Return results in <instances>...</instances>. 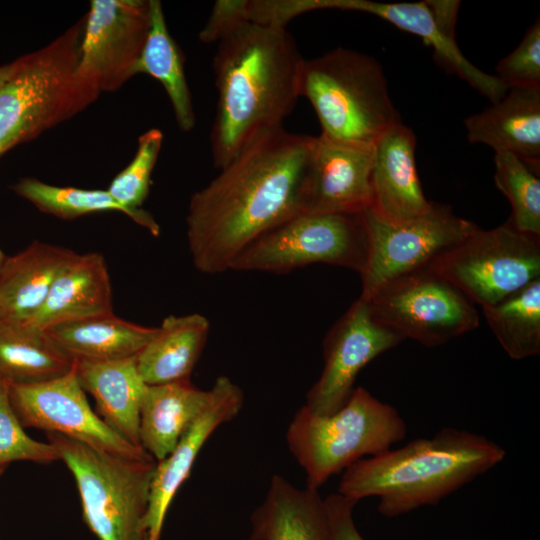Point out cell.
I'll return each instance as SVG.
<instances>
[{
    "instance_id": "cell-36",
    "label": "cell",
    "mask_w": 540,
    "mask_h": 540,
    "mask_svg": "<svg viewBox=\"0 0 540 540\" xmlns=\"http://www.w3.org/2000/svg\"><path fill=\"white\" fill-rule=\"evenodd\" d=\"M16 67L15 60L0 66V87L11 77Z\"/></svg>"
},
{
    "instance_id": "cell-35",
    "label": "cell",
    "mask_w": 540,
    "mask_h": 540,
    "mask_svg": "<svg viewBox=\"0 0 540 540\" xmlns=\"http://www.w3.org/2000/svg\"><path fill=\"white\" fill-rule=\"evenodd\" d=\"M357 503L339 493L324 498L330 540H365L353 520V509Z\"/></svg>"
},
{
    "instance_id": "cell-21",
    "label": "cell",
    "mask_w": 540,
    "mask_h": 540,
    "mask_svg": "<svg viewBox=\"0 0 540 540\" xmlns=\"http://www.w3.org/2000/svg\"><path fill=\"white\" fill-rule=\"evenodd\" d=\"M112 311V287L102 254L77 257L57 276L39 312L25 325L45 330L53 325Z\"/></svg>"
},
{
    "instance_id": "cell-5",
    "label": "cell",
    "mask_w": 540,
    "mask_h": 540,
    "mask_svg": "<svg viewBox=\"0 0 540 540\" xmlns=\"http://www.w3.org/2000/svg\"><path fill=\"white\" fill-rule=\"evenodd\" d=\"M299 96L312 105L321 135L348 143L374 145L401 118L389 95L380 63L342 47L304 59Z\"/></svg>"
},
{
    "instance_id": "cell-33",
    "label": "cell",
    "mask_w": 540,
    "mask_h": 540,
    "mask_svg": "<svg viewBox=\"0 0 540 540\" xmlns=\"http://www.w3.org/2000/svg\"><path fill=\"white\" fill-rule=\"evenodd\" d=\"M59 460L49 442L37 441L24 431L9 400V385L0 382V466L14 461L52 463Z\"/></svg>"
},
{
    "instance_id": "cell-27",
    "label": "cell",
    "mask_w": 540,
    "mask_h": 540,
    "mask_svg": "<svg viewBox=\"0 0 540 540\" xmlns=\"http://www.w3.org/2000/svg\"><path fill=\"white\" fill-rule=\"evenodd\" d=\"M73 367L74 361L44 330L0 321V382L9 386L44 382Z\"/></svg>"
},
{
    "instance_id": "cell-34",
    "label": "cell",
    "mask_w": 540,
    "mask_h": 540,
    "mask_svg": "<svg viewBox=\"0 0 540 540\" xmlns=\"http://www.w3.org/2000/svg\"><path fill=\"white\" fill-rule=\"evenodd\" d=\"M496 77L508 88H540V20L526 31L519 45L496 68Z\"/></svg>"
},
{
    "instance_id": "cell-8",
    "label": "cell",
    "mask_w": 540,
    "mask_h": 540,
    "mask_svg": "<svg viewBox=\"0 0 540 540\" xmlns=\"http://www.w3.org/2000/svg\"><path fill=\"white\" fill-rule=\"evenodd\" d=\"M481 308L498 303L540 278V237L509 220L474 229L430 266Z\"/></svg>"
},
{
    "instance_id": "cell-26",
    "label": "cell",
    "mask_w": 540,
    "mask_h": 540,
    "mask_svg": "<svg viewBox=\"0 0 540 540\" xmlns=\"http://www.w3.org/2000/svg\"><path fill=\"white\" fill-rule=\"evenodd\" d=\"M208 319L198 313L170 315L136 356L138 372L146 385L190 380L206 344Z\"/></svg>"
},
{
    "instance_id": "cell-23",
    "label": "cell",
    "mask_w": 540,
    "mask_h": 540,
    "mask_svg": "<svg viewBox=\"0 0 540 540\" xmlns=\"http://www.w3.org/2000/svg\"><path fill=\"white\" fill-rule=\"evenodd\" d=\"M249 540H330L324 499L273 475L266 497L252 513Z\"/></svg>"
},
{
    "instance_id": "cell-2",
    "label": "cell",
    "mask_w": 540,
    "mask_h": 540,
    "mask_svg": "<svg viewBox=\"0 0 540 540\" xmlns=\"http://www.w3.org/2000/svg\"><path fill=\"white\" fill-rule=\"evenodd\" d=\"M217 43L210 143L213 165L222 169L254 139L283 128L300 97L304 58L283 27L244 23Z\"/></svg>"
},
{
    "instance_id": "cell-7",
    "label": "cell",
    "mask_w": 540,
    "mask_h": 540,
    "mask_svg": "<svg viewBox=\"0 0 540 540\" xmlns=\"http://www.w3.org/2000/svg\"><path fill=\"white\" fill-rule=\"evenodd\" d=\"M74 476L83 520L99 540H148L147 516L154 458L133 459L45 433Z\"/></svg>"
},
{
    "instance_id": "cell-9",
    "label": "cell",
    "mask_w": 540,
    "mask_h": 540,
    "mask_svg": "<svg viewBox=\"0 0 540 540\" xmlns=\"http://www.w3.org/2000/svg\"><path fill=\"white\" fill-rule=\"evenodd\" d=\"M366 256L362 213H298L254 240L230 270L287 273L324 263L360 273Z\"/></svg>"
},
{
    "instance_id": "cell-31",
    "label": "cell",
    "mask_w": 540,
    "mask_h": 540,
    "mask_svg": "<svg viewBox=\"0 0 540 540\" xmlns=\"http://www.w3.org/2000/svg\"><path fill=\"white\" fill-rule=\"evenodd\" d=\"M12 190L43 213L63 220L104 211H118L132 219L131 213L107 189L61 187L35 178H24L16 182Z\"/></svg>"
},
{
    "instance_id": "cell-11",
    "label": "cell",
    "mask_w": 540,
    "mask_h": 540,
    "mask_svg": "<svg viewBox=\"0 0 540 540\" xmlns=\"http://www.w3.org/2000/svg\"><path fill=\"white\" fill-rule=\"evenodd\" d=\"M367 256L359 273L360 299L368 301L389 282L429 267L439 256L463 240L477 226L455 215L448 205L434 203L426 213L401 222L362 213Z\"/></svg>"
},
{
    "instance_id": "cell-10",
    "label": "cell",
    "mask_w": 540,
    "mask_h": 540,
    "mask_svg": "<svg viewBox=\"0 0 540 540\" xmlns=\"http://www.w3.org/2000/svg\"><path fill=\"white\" fill-rule=\"evenodd\" d=\"M366 302L373 317L403 341L412 339L427 347L479 326L475 305L430 267L389 282Z\"/></svg>"
},
{
    "instance_id": "cell-37",
    "label": "cell",
    "mask_w": 540,
    "mask_h": 540,
    "mask_svg": "<svg viewBox=\"0 0 540 540\" xmlns=\"http://www.w3.org/2000/svg\"><path fill=\"white\" fill-rule=\"evenodd\" d=\"M6 255L2 252V250L0 249V268L2 267L5 259H6Z\"/></svg>"
},
{
    "instance_id": "cell-19",
    "label": "cell",
    "mask_w": 540,
    "mask_h": 540,
    "mask_svg": "<svg viewBox=\"0 0 540 540\" xmlns=\"http://www.w3.org/2000/svg\"><path fill=\"white\" fill-rule=\"evenodd\" d=\"M470 143L507 152L532 171L540 169V88H510L483 111L465 119Z\"/></svg>"
},
{
    "instance_id": "cell-16",
    "label": "cell",
    "mask_w": 540,
    "mask_h": 540,
    "mask_svg": "<svg viewBox=\"0 0 540 540\" xmlns=\"http://www.w3.org/2000/svg\"><path fill=\"white\" fill-rule=\"evenodd\" d=\"M205 411L180 438L175 449L157 461L151 479L147 516L148 540H160L168 508L189 477L193 464L208 438L222 424L234 419L242 409L244 395L226 376H219Z\"/></svg>"
},
{
    "instance_id": "cell-22",
    "label": "cell",
    "mask_w": 540,
    "mask_h": 540,
    "mask_svg": "<svg viewBox=\"0 0 540 540\" xmlns=\"http://www.w3.org/2000/svg\"><path fill=\"white\" fill-rule=\"evenodd\" d=\"M74 371L83 390L93 396L96 414L122 438L141 447L140 408L147 385L138 372L136 357L77 361Z\"/></svg>"
},
{
    "instance_id": "cell-6",
    "label": "cell",
    "mask_w": 540,
    "mask_h": 540,
    "mask_svg": "<svg viewBox=\"0 0 540 540\" xmlns=\"http://www.w3.org/2000/svg\"><path fill=\"white\" fill-rule=\"evenodd\" d=\"M406 432V423L393 406L357 387L330 415L300 407L288 426L286 442L306 473L307 487L318 490L331 476L365 456L391 449Z\"/></svg>"
},
{
    "instance_id": "cell-17",
    "label": "cell",
    "mask_w": 540,
    "mask_h": 540,
    "mask_svg": "<svg viewBox=\"0 0 540 540\" xmlns=\"http://www.w3.org/2000/svg\"><path fill=\"white\" fill-rule=\"evenodd\" d=\"M316 8L369 13L420 37L433 49L434 58L441 67L465 80L492 103L499 101L508 90L495 75L485 73L463 55L455 40V33L440 26L428 1L382 3L370 0H316Z\"/></svg>"
},
{
    "instance_id": "cell-13",
    "label": "cell",
    "mask_w": 540,
    "mask_h": 540,
    "mask_svg": "<svg viewBox=\"0 0 540 540\" xmlns=\"http://www.w3.org/2000/svg\"><path fill=\"white\" fill-rule=\"evenodd\" d=\"M9 400L24 428L59 433L117 456L152 457L114 432L92 410L74 367L70 372L44 382L9 386Z\"/></svg>"
},
{
    "instance_id": "cell-12",
    "label": "cell",
    "mask_w": 540,
    "mask_h": 540,
    "mask_svg": "<svg viewBox=\"0 0 540 540\" xmlns=\"http://www.w3.org/2000/svg\"><path fill=\"white\" fill-rule=\"evenodd\" d=\"M150 27L149 0H92L75 68L99 94L114 92L134 76Z\"/></svg>"
},
{
    "instance_id": "cell-3",
    "label": "cell",
    "mask_w": 540,
    "mask_h": 540,
    "mask_svg": "<svg viewBox=\"0 0 540 540\" xmlns=\"http://www.w3.org/2000/svg\"><path fill=\"white\" fill-rule=\"evenodd\" d=\"M505 455L483 435L446 427L432 437L355 462L343 471L337 493L356 502L376 496L378 511L396 517L438 504Z\"/></svg>"
},
{
    "instance_id": "cell-20",
    "label": "cell",
    "mask_w": 540,
    "mask_h": 540,
    "mask_svg": "<svg viewBox=\"0 0 540 540\" xmlns=\"http://www.w3.org/2000/svg\"><path fill=\"white\" fill-rule=\"evenodd\" d=\"M78 253L34 241L0 268V321L25 324L43 306L57 276Z\"/></svg>"
},
{
    "instance_id": "cell-30",
    "label": "cell",
    "mask_w": 540,
    "mask_h": 540,
    "mask_svg": "<svg viewBox=\"0 0 540 540\" xmlns=\"http://www.w3.org/2000/svg\"><path fill=\"white\" fill-rule=\"evenodd\" d=\"M163 142V133L151 128L140 135L136 153L108 187V192L132 215V220L145 228L153 236L160 234V226L142 204L150 190L151 175L157 162Z\"/></svg>"
},
{
    "instance_id": "cell-1",
    "label": "cell",
    "mask_w": 540,
    "mask_h": 540,
    "mask_svg": "<svg viewBox=\"0 0 540 540\" xmlns=\"http://www.w3.org/2000/svg\"><path fill=\"white\" fill-rule=\"evenodd\" d=\"M312 138L284 128L263 134L192 195L186 235L199 272L230 270L254 240L300 213Z\"/></svg>"
},
{
    "instance_id": "cell-14",
    "label": "cell",
    "mask_w": 540,
    "mask_h": 540,
    "mask_svg": "<svg viewBox=\"0 0 540 540\" xmlns=\"http://www.w3.org/2000/svg\"><path fill=\"white\" fill-rule=\"evenodd\" d=\"M402 341L373 317L366 301L358 298L325 336L323 370L308 391L305 406L318 415L336 412L349 399L358 373Z\"/></svg>"
},
{
    "instance_id": "cell-28",
    "label": "cell",
    "mask_w": 540,
    "mask_h": 540,
    "mask_svg": "<svg viewBox=\"0 0 540 540\" xmlns=\"http://www.w3.org/2000/svg\"><path fill=\"white\" fill-rule=\"evenodd\" d=\"M149 1L150 27L134 76L148 74L158 80L169 97L178 127L182 132H190L196 116L185 75L184 56L168 30L161 2Z\"/></svg>"
},
{
    "instance_id": "cell-24",
    "label": "cell",
    "mask_w": 540,
    "mask_h": 540,
    "mask_svg": "<svg viewBox=\"0 0 540 540\" xmlns=\"http://www.w3.org/2000/svg\"><path fill=\"white\" fill-rule=\"evenodd\" d=\"M211 399V388L202 390L190 380L147 385L140 408V446L156 462L163 460L205 411Z\"/></svg>"
},
{
    "instance_id": "cell-25",
    "label": "cell",
    "mask_w": 540,
    "mask_h": 540,
    "mask_svg": "<svg viewBox=\"0 0 540 540\" xmlns=\"http://www.w3.org/2000/svg\"><path fill=\"white\" fill-rule=\"evenodd\" d=\"M44 331L74 362H104L136 357L157 327L124 320L111 311L59 323Z\"/></svg>"
},
{
    "instance_id": "cell-18",
    "label": "cell",
    "mask_w": 540,
    "mask_h": 540,
    "mask_svg": "<svg viewBox=\"0 0 540 540\" xmlns=\"http://www.w3.org/2000/svg\"><path fill=\"white\" fill-rule=\"evenodd\" d=\"M416 136L402 122L388 129L374 144L371 173L372 205L380 218L401 222L432 207L426 199L416 166Z\"/></svg>"
},
{
    "instance_id": "cell-38",
    "label": "cell",
    "mask_w": 540,
    "mask_h": 540,
    "mask_svg": "<svg viewBox=\"0 0 540 540\" xmlns=\"http://www.w3.org/2000/svg\"><path fill=\"white\" fill-rule=\"evenodd\" d=\"M6 466L7 465H2L0 466V477L2 476V474L4 473L5 469H6Z\"/></svg>"
},
{
    "instance_id": "cell-15",
    "label": "cell",
    "mask_w": 540,
    "mask_h": 540,
    "mask_svg": "<svg viewBox=\"0 0 540 540\" xmlns=\"http://www.w3.org/2000/svg\"><path fill=\"white\" fill-rule=\"evenodd\" d=\"M374 145L323 135L312 138L303 176L299 212L361 214L372 205Z\"/></svg>"
},
{
    "instance_id": "cell-4",
    "label": "cell",
    "mask_w": 540,
    "mask_h": 540,
    "mask_svg": "<svg viewBox=\"0 0 540 540\" xmlns=\"http://www.w3.org/2000/svg\"><path fill=\"white\" fill-rule=\"evenodd\" d=\"M84 20L49 44L15 60L0 87V156L84 111L99 93L75 68Z\"/></svg>"
},
{
    "instance_id": "cell-32",
    "label": "cell",
    "mask_w": 540,
    "mask_h": 540,
    "mask_svg": "<svg viewBox=\"0 0 540 540\" xmlns=\"http://www.w3.org/2000/svg\"><path fill=\"white\" fill-rule=\"evenodd\" d=\"M496 187L508 199V219L519 231L540 237V179L524 162L507 152L494 156Z\"/></svg>"
},
{
    "instance_id": "cell-29",
    "label": "cell",
    "mask_w": 540,
    "mask_h": 540,
    "mask_svg": "<svg viewBox=\"0 0 540 540\" xmlns=\"http://www.w3.org/2000/svg\"><path fill=\"white\" fill-rule=\"evenodd\" d=\"M482 311L510 358L522 360L539 355L540 278Z\"/></svg>"
}]
</instances>
